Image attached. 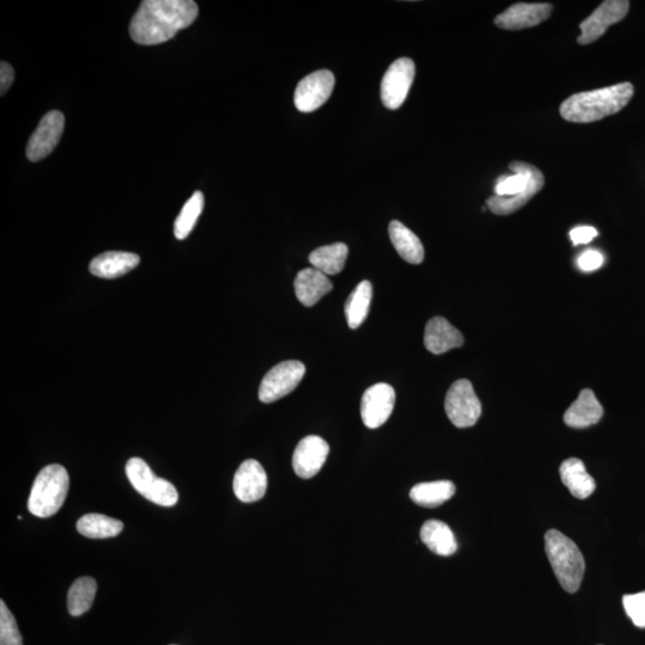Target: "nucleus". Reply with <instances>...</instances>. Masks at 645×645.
Segmentation results:
<instances>
[{
  "mask_svg": "<svg viewBox=\"0 0 645 645\" xmlns=\"http://www.w3.org/2000/svg\"><path fill=\"white\" fill-rule=\"evenodd\" d=\"M199 6L192 0H145L129 27L133 41L143 46L167 42L194 23Z\"/></svg>",
  "mask_w": 645,
  "mask_h": 645,
  "instance_id": "obj_1",
  "label": "nucleus"
},
{
  "mask_svg": "<svg viewBox=\"0 0 645 645\" xmlns=\"http://www.w3.org/2000/svg\"><path fill=\"white\" fill-rule=\"evenodd\" d=\"M634 85L625 82L570 96L559 108L562 118L573 124H591L617 114L634 97Z\"/></svg>",
  "mask_w": 645,
  "mask_h": 645,
  "instance_id": "obj_2",
  "label": "nucleus"
},
{
  "mask_svg": "<svg viewBox=\"0 0 645 645\" xmlns=\"http://www.w3.org/2000/svg\"><path fill=\"white\" fill-rule=\"evenodd\" d=\"M545 551L559 585L565 592L576 593L585 575V557L577 545L557 530L545 534Z\"/></svg>",
  "mask_w": 645,
  "mask_h": 645,
  "instance_id": "obj_3",
  "label": "nucleus"
},
{
  "mask_svg": "<svg viewBox=\"0 0 645 645\" xmlns=\"http://www.w3.org/2000/svg\"><path fill=\"white\" fill-rule=\"evenodd\" d=\"M69 489L70 477L64 466H46L35 478L28 500L29 512L38 518H51L63 507Z\"/></svg>",
  "mask_w": 645,
  "mask_h": 645,
  "instance_id": "obj_4",
  "label": "nucleus"
},
{
  "mask_svg": "<svg viewBox=\"0 0 645 645\" xmlns=\"http://www.w3.org/2000/svg\"><path fill=\"white\" fill-rule=\"evenodd\" d=\"M126 473L133 488L145 499L162 507H172L178 502L174 484L157 477L145 460L132 458L126 465Z\"/></svg>",
  "mask_w": 645,
  "mask_h": 645,
  "instance_id": "obj_5",
  "label": "nucleus"
},
{
  "mask_svg": "<svg viewBox=\"0 0 645 645\" xmlns=\"http://www.w3.org/2000/svg\"><path fill=\"white\" fill-rule=\"evenodd\" d=\"M448 419L458 428L475 426L482 415V404L468 379H459L448 390L445 399Z\"/></svg>",
  "mask_w": 645,
  "mask_h": 645,
  "instance_id": "obj_6",
  "label": "nucleus"
},
{
  "mask_svg": "<svg viewBox=\"0 0 645 645\" xmlns=\"http://www.w3.org/2000/svg\"><path fill=\"white\" fill-rule=\"evenodd\" d=\"M306 367L303 362L288 360L281 362L264 376L258 390L262 403H273L290 395L303 380Z\"/></svg>",
  "mask_w": 645,
  "mask_h": 645,
  "instance_id": "obj_7",
  "label": "nucleus"
},
{
  "mask_svg": "<svg viewBox=\"0 0 645 645\" xmlns=\"http://www.w3.org/2000/svg\"><path fill=\"white\" fill-rule=\"evenodd\" d=\"M416 73L414 61L401 58L387 69L382 82V101L390 110L402 107L407 100Z\"/></svg>",
  "mask_w": 645,
  "mask_h": 645,
  "instance_id": "obj_8",
  "label": "nucleus"
},
{
  "mask_svg": "<svg viewBox=\"0 0 645 645\" xmlns=\"http://www.w3.org/2000/svg\"><path fill=\"white\" fill-rule=\"evenodd\" d=\"M335 76L328 70L312 72L301 79L294 94V103L301 113H312L321 108L333 94Z\"/></svg>",
  "mask_w": 645,
  "mask_h": 645,
  "instance_id": "obj_9",
  "label": "nucleus"
},
{
  "mask_svg": "<svg viewBox=\"0 0 645 645\" xmlns=\"http://www.w3.org/2000/svg\"><path fill=\"white\" fill-rule=\"evenodd\" d=\"M628 0H606L591 16L580 24L581 35L577 39L580 45H589L601 38L606 30L628 15Z\"/></svg>",
  "mask_w": 645,
  "mask_h": 645,
  "instance_id": "obj_10",
  "label": "nucleus"
},
{
  "mask_svg": "<svg viewBox=\"0 0 645 645\" xmlns=\"http://www.w3.org/2000/svg\"><path fill=\"white\" fill-rule=\"evenodd\" d=\"M65 116L58 110H52L42 120L27 146V157L30 162H39L51 155L59 144L64 133Z\"/></svg>",
  "mask_w": 645,
  "mask_h": 645,
  "instance_id": "obj_11",
  "label": "nucleus"
},
{
  "mask_svg": "<svg viewBox=\"0 0 645 645\" xmlns=\"http://www.w3.org/2000/svg\"><path fill=\"white\" fill-rule=\"evenodd\" d=\"M396 403V392L389 384L368 387L361 399V417L370 429L382 427L390 419Z\"/></svg>",
  "mask_w": 645,
  "mask_h": 645,
  "instance_id": "obj_12",
  "label": "nucleus"
},
{
  "mask_svg": "<svg viewBox=\"0 0 645 645\" xmlns=\"http://www.w3.org/2000/svg\"><path fill=\"white\" fill-rule=\"evenodd\" d=\"M328 442L317 435L306 436L293 453L292 465L297 476L304 479L315 477L322 470L329 456Z\"/></svg>",
  "mask_w": 645,
  "mask_h": 645,
  "instance_id": "obj_13",
  "label": "nucleus"
},
{
  "mask_svg": "<svg viewBox=\"0 0 645 645\" xmlns=\"http://www.w3.org/2000/svg\"><path fill=\"white\" fill-rule=\"evenodd\" d=\"M554 6L549 3H516L495 18L497 27L506 30H521L537 27L548 20Z\"/></svg>",
  "mask_w": 645,
  "mask_h": 645,
  "instance_id": "obj_14",
  "label": "nucleus"
},
{
  "mask_svg": "<svg viewBox=\"0 0 645 645\" xmlns=\"http://www.w3.org/2000/svg\"><path fill=\"white\" fill-rule=\"evenodd\" d=\"M268 487L267 473L263 466L254 459L245 460L239 466L233 478V493L239 501L251 503L260 501L266 495Z\"/></svg>",
  "mask_w": 645,
  "mask_h": 645,
  "instance_id": "obj_15",
  "label": "nucleus"
},
{
  "mask_svg": "<svg viewBox=\"0 0 645 645\" xmlns=\"http://www.w3.org/2000/svg\"><path fill=\"white\" fill-rule=\"evenodd\" d=\"M464 336L442 317H434L426 325L425 346L435 355L445 354L453 348L462 347Z\"/></svg>",
  "mask_w": 645,
  "mask_h": 645,
  "instance_id": "obj_16",
  "label": "nucleus"
},
{
  "mask_svg": "<svg viewBox=\"0 0 645 645\" xmlns=\"http://www.w3.org/2000/svg\"><path fill=\"white\" fill-rule=\"evenodd\" d=\"M329 276L316 268L300 270L294 281V290L301 304L307 307L316 305L319 300L333 290Z\"/></svg>",
  "mask_w": 645,
  "mask_h": 645,
  "instance_id": "obj_17",
  "label": "nucleus"
},
{
  "mask_svg": "<svg viewBox=\"0 0 645 645\" xmlns=\"http://www.w3.org/2000/svg\"><path fill=\"white\" fill-rule=\"evenodd\" d=\"M140 263V257L125 251H108L94 258L90 263V272L97 278L118 279L132 272Z\"/></svg>",
  "mask_w": 645,
  "mask_h": 645,
  "instance_id": "obj_18",
  "label": "nucleus"
},
{
  "mask_svg": "<svg viewBox=\"0 0 645 645\" xmlns=\"http://www.w3.org/2000/svg\"><path fill=\"white\" fill-rule=\"evenodd\" d=\"M602 415L604 408L598 398L592 390L586 389L580 392L579 398L565 411L564 422L571 428L582 429L597 425Z\"/></svg>",
  "mask_w": 645,
  "mask_h": 645,
  "instance_id": "obj_19",
  "label": "nucleus"
},
{
  "mask_svg": "<svg viewBox=\"0 0 645 645\" xmlns=\"http://www.w3.org/2000/svg\"><path fill=\"white\" fill-rule=\"evenodd\" d=\"M559 473H561L563 484L576 499H588L597 488L594 478L589 475L585 464L580 459L569 458L565 460L561 468H559Z\"/></svg>",
  "mask_w": 645,
  "mask_h": 645,
  "instance_id": "obj_20",
  "label": "nucleus"
},
{
  "mask_svg": "<svg viewBox=\"0 0 645 645\" xmlns=\"http://www.w3.org/2000/svg\"><path fill=\"white\" fill-rule=\"evenodd\" d=\"M389 233L393 247L404 261L411 264L422 263L425 258V248L413 231L403 225L401 221L393 220L389 225Z\"/></svg>",
  "mask_w": 645,
  "mask_h": 645,
  "instance_id": "obj_21",
  "label": "nucleus"
},
{
  "mask_svg": "<svg viewBox=\"0 0 645 645\" xmlns=\"http://www.w3.org/2000/svg\"><path fill=\"white\" fill-rule=\"evenodd\" d=\"M421 540L439 556H451L458 549L456 537L445 522L429 520L421 528Z\"/></svg>",
  "mask_w": 645,
  "mask_h": 645,
  "instance_id": "obj_22",
  "label": "nucleus"
},
{
  "mask_svg": "<svg viewBox=\"0 0 645 645\" xmlns=\"http://www.w3.org/2000/svg\"><path fill=\"white\" fill-rule=\"evenodd\" d=\"M456 494V485L451 481L420 483L410 491V499L416 505L434 508L444 505Z\"/></svg>",
  "mask_w": 645,
  "mask_h": 645,
  "instance_id": "obj_23",
  "label": "nucleus"
},
{
  "mask_svg": "<svg viewBox=\"0 0 645 645\" xmlns=\"http://www.w3.org/2000/svg\"><path fill=\"white\" fill-rule=\"evenodd\" d=\"M349 249L344 243L325 245V247L313 250L309 261L313 268L325 275L340 274L346 266Z\"/></svg>",
  "mask_w": 645,
  "mask_h": 645,
  "instance_id": "obj_24",
  "label": "nucleus"
},
{
  "mask_svg": "<svg viewBox=\"0 0 645 645\" xmlns=\"http://www.w3.org/2000/svg\"><path fill=\"white\" fill-rule=\"evenodd\" d=\"M373 296V287L370 281H362L350 293L344 305V315L350 329H358L368 316Z\"/></svg>",
  "mask_w": 645,
  "mask_h": 645,
  "instance_id": "obj_25",
  "label": "nucleus"
},
{
  "mask_svg": "<svg viewBox=\"0 0 645 645\" xmlns=\"http://www.w3.org/2000/svg\"><path fill=\"white\" fill-rule=\"evenodd\" d=\"M77 530L86 538L107 539L119 536L124 530V524L107 515L86 514L78 520Z\"/></svg>",
  "mask_w": 645,
  "mask_h": 645,
  "instance_id": "obj_26",
  "label": "nucleus"
},
{
  "mask_svg": "<svg viewBox=\"0 0 645 645\" xmlns=\"http://www.w3.org/2000/svg\"><path fill=\"white\" fill-rule=\"evenodd\" d=\"M97 583L92 577H81L73 583L67 595V607L73 617L82 616L94 604Z\"/></svg>",
  "mask_w": 645,
  "mask_h": 645,
  "instance_id": "obj_27",
  "label": "nucleus"
},
{
  "mask_svg": "<svg viewBox=\"0 0 645 645\" xmlns=\"http://www.w3.org/2000/svg\"><path fill=\"white\" fill-rule=\"evenodd\" d=\"M204 206V194L195 192L192 198L183 206L175 221L174 233L177 239L183 241L190 235V232L193 231L196 223H198L202 211H204Z\"/></svg>",
  "mask_w": 645,
  "mask_h": 645,
  "instance_id": "obj_28",
  "label": "nucleus"
},
{
  "mask_svg": "<svg viewBox=\"0 0 645 645\" xmlns=\"http://www.w3.org/2000/svg\"><path fill=\"white\" fill-rule=\"evenodd\" d=\"M0 645H23V638L5 601H0Z\"/></svg>",
  "mask_w": 645,
  "mask_h": 645,
  "instance_id": "obj_29",
  "label": "nucleus"
},
{
  "mask_svg": "<svg viewBox=\"0 0 645 645\" xmlns=\"http://www.w3.org/2000/svg\"><path fill=\"white\" fill-rule=\"evenodd\" d=\"M623 605L626 614L637 628H645V591L637 594L624 595Z\"/></svg>",
  "mask_w": 645,
  "mask_h": 645,
  "instance_id": "obj_30",
  "label": "nucleus"
},
{
  "mask_svg": "<svg viewBox=\"0 0 645 645\" xmlns=\"http://www.w3.org/2000/svg\"><path fill=\"white\" fill-rule=\"evenodd\" d=\"M602 264H604V256L597 250H587L577 258V266L586 273L594 272L601 268Z\"/></svg>",
  "mask_w": 645,
  "mask_h": 645,
  "instance_id": "obj_31",
  "label": "nucleus"
},
{
  "mask_svg": "<svg viewBox=\"0 0 645 645\" xmlns=\"http://www.w3.org/2000/svg\"><path fill=\"white\" fill-rule=\"evenodd\" d=\"M597 236L598 231L592 226L575 227V229L570 232V238L574 245L591 243Z\"/></svg>",
  "mask_w": 645,
  "mask_h": 645,
  "instance_id": "obj_32",
  "label": "nucleus"
},
{
  "mask_svg": "<svg viewBox=\"0 0 645 645\" xmlns=\"http://www.w3.org/2000/svg\"><path fill=\"white\" fill-rule=\"evenodd\" d=\"M15 71L12 69L11 65L3 61L0 64V94L4 96L6 92L11 88L12 82H14Z\"/></svg>",
  "mask_w": 645,
  "mask_h": 645,
  "instance_id": "obj_33",
  "label": "nucleus"
}]
</instances>
